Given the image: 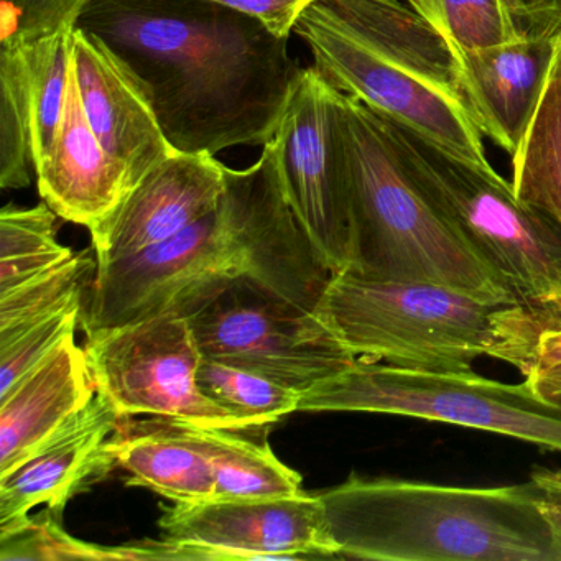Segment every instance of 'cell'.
I'll return each mask as SVG.
<instances>
[{"instance_id":"cell-19","label":"cell","mask_w":561,"mask_h":561,"mask_svg":"<svg viewBox=\"0 0 561 561\" xmlns=\"http://www.w3.org/2000/svg\"><path fill=\"white\" fill-rule=\"evenodd\" d=\"M313 4L383 60L466 103L458 51L412 5L400 0H314Z\"/></svg>"},{"instance_id":"cell-7","label":"cell","mask_w":561,"mask_h":561,"mask_svg":"<svg viewBox=\"0 0 561 561\" xmlns=\"http://www.w3.org/2000/svg\"><path fill=\"white\" fill-rule=\"evenodd\" d=\"M298 412H366L451 423L561 453V405L530 380L504 383L469 373H432L357 359L301 393Z\"/></svg>"},{"instance_id":"cell-26","label":"cell","mask_w":561,"mask_h":561,"mask_svg":"<svg viewBox=\"0 0 561 561\" xmlns=\"http://www.w3.org/2000/svg\"><path fill=\"white\" fill-rule=\"evenodd\" d=\"M61 515L47 507L21 530L0 538V560H173L172 545L165 538L101 547L68 535Z\"/></svg>"},{"instance_id":"cell-20","label":"cell","mask_w":561,"mask_h":561,"mask_svg":"<svg viewBox=\"0 0 561 561\" xmlns=\"http://www.w3.org/2000/svg\"><path fill=\"white\" fill-rule=\"evenodd\" d=\"M110 449L116 466L130 476V484L149 488L175 504L215 499V469L188 422L121 416Z\"/></svg>"},{"instance_id":"cell-25","label":"cell","mask_w":561,"mask_h":561,"mask_svg":"<svg viewBox=\"0 0 561 561\" xmlns=\"http://www.w3.org/2000/svg\"><path fill=\"white\" fill-rule=\"evenodd\" d=\"M98 259L91 251L75 254L70 261L47 274L0 294V340L15 336L32 324L73 305L84 304L96 277Z\"/></svg>"},{"instance_id":"cell-21","label":"cell","mask_w":561,"mask_h":561,"mask_svg":"<svg viewBox=\"0 0 561 561\" xmlns=\"http://www.w3.org/2000/svg\"><path fill=\"white\" fill-rule=\"evenodd\" d=\"M192 425L215 469V499H271L301 492L300 474L285 466L268 443L242 432Z\"/></svg>"},{"instance_id":"cell-17","label":"cell","mask_w":561,"mask_h":561,"mask_svg":"<svg viewBox=\"0 0 561 561\" xmlns=\"http://www.w3.org/2000/svg\"><path fill=\"white\" fill-rule=\"evenodd\" d=\"M38 193L61 219L94 229L130 190L129 173L91 129L71 64L60 129L47 159L35 167Z\"/></svg>"},{"instance_id":"cell-9","label":"cell","mask_w":561,"mask_h":561,"mask_svg":"<svg viewBox=\"0 0 561 561\" xmlns=\"http://www.w3.org/2000/svg\"><path fill=\"white\" fill-rule=\"evenodd\" d=\"M272 144L298 221L333 274L356 261L353 183L343 134V93L317 68L301 75Z\"/></svg>"},{"instance_id":"cell-34","label":"cell","mask_w":561,"mask_h":561,"mask_svg":"<svg viewBox=\"0 0 561 561\" xmlns=\"http://www.w3.org/2000/svg\"><path fill=\"white\" fill-rule=\"evenodd\" d=\"M531 494L550 525L561 561V471L537 468L531 471Z\"/></svg>"},{"instance_id":"cell-38","label":"cell","mask_w":561,"mask_h":561,"mask_svg":"<svg viewBox=\"0 0 561 561\" xmlns=\"http://www.w3.org/2000/svg\"><path fill=\"white\" fill-rule=\"evenodd\" d=\"M557 45H558V48H560V50H561V31L558 32V34H557Z\"/></svg>"},{"instance_id":"cell-16","label":"cell","mask_w":561,"mask_h":561,"mask_svg":"<svg viewBox=\"0 0 561 561\" xmlns=\"http://www.w3.org/2000/svg\"><path fill=\"white\" fill-rule=\"evenodd\" d=\"M554 37L459 54L469 113L482 136L511 157L517 153L547 88L557 50Z\"/></svg>"},{"instance_id":"cell-36","label":"cell","mask_w":561,"mask_h":561,"mask_svg":"<svg viewBox=\"0 0 561 561\" xmlns=\"http://www.w3.org/2000/svg\"><path fill=\"white\" fill-rule=\"evenodd\" d=\"M530 380L531 386L541 393V396H550V393L561 392V366L553 369L545 370V373L534 374V376L525 377Z\"/></svg>"},{"instance_id":"cell-33","label":"cell","mask_w":561,"mask_h":561,"mask_svg":"<svg viewBox=\"0 0 561 561\" xmlns=\"http://www.w3.org/2000/svg\"><path fill=\"white\" fill-rule=\"evenodd\" d=\"M211 2L251 15L262 22L272 34L290 38L295 25L314 0H211Z\"/></svg>"},{"instance_id":"cell-23","label":"cell","mask_w":561,"mask_h":561,"mask_svg":"<svg viewBox=\"0 0 561 561\" xmlns=\"http://www.w3.org/2000/svg\"><path fill=\"white\" fill-rule=\"evenodd\" d=\"M57 213L47 205L0 211V294L54 271L75 252L57 239Z\"/></svg>"},{"instance_id":"cell-31","label":"cell","mask_w":561,"mask_h":561,"mask_svg":"<svg viewBox=\"0 0 561 561\" xmlns=\"http://www.w3.org/2000/svg\"><path fill=\"white\" fill-rule=\"evenodd\" d=\"M91 0H0V48H27L73 32Z\"/></svg>"},{"instance_id":"cell-28","label":"cell","mask_w":561,"mask_h":561,"mask_svg":"<svg viewBox=\"0 0 561 561\" xmlns=\"http://www.w3.org/2000/svg\"><path fill=\"white\" fill-rule=\"evenodd\" d=\"M71 35L61 32L22 48L31 68L35 167L47 159L60 129L70 80Z\"/></svg>"},{"instance_id":"cell-6","label":"cell","mask_w":561,"mask_h":561,"mask_svg":"<svg viewBox=\"0 0 561 561\" xmlns=\"http://www.w3.org/2000/svg\"><path fill=\"white\" fill-rule=\"evenodd\" d=\"M386 119L413 175L456 234L512 291L541 334L561 330V226L522 202L492 167L468 162Z\"/></svg>"},{"instance_id":"cell-24","label":"cell","mask_w":561,"mask_h":561,"mask_svg":"<svg viewBox=\"0 0 561 561\" xmlns=\"http://www.w3.org/2000/svg\"><path fill=\"white\" fill-rule=\"evenodd\" d=\"M34 163L32 80L22 48H0V186L27 188Z\"/></svg>"},{"instance_id":"cell-18","label":"cell","mask_w":561,"mask_h":561,"mask_svg":"<svg viewBox=\"0 0 561 561\" xmlns=\"http://www.w3.org/2000/svg\"><path fill=\"white\" fill-rule=\"evenodd\" d=\"M87 351L68 337L0 397V476L24 465L96 396Z\"/></svg>"},{"instance_id":"cell-10","label":"cell","mask_w":561,"mask_h":561,"mask_svg":"<svg viewBox=\"0 0 561 561\" xmlns=\"http://www.w3.org/2000/svg\"><path fill=\"white\" fill-rule=\"evenodd\" d=\"M88 363L121 416H163L208 428L248 432L198 387L203 356L188 318L163 311L87 334Z\"/></svg>"},{"instance_id":"cell-5","label":"cell","mask_w":561,"mask_h":561,"mask_svg":"<svg viewBox=\"0 0 561 561\" xmlns=\"http://www.w3.org/2000/svg\"><path fill=\"white\" fill-rule=\"evenodd\" d=\"M343 134L356 231L351 272L382 280L430 282L491 304L517 305L420 185L382 114L343 94Z\"/></svg>"},{"instance_id":"cell-12","label":"cell","mask_w":561,"mask_h":561,"mask_svg":"<svg viewBox=\"0 0 561 561\" xmlns=\"http://www.w3.org/2000/svg\"><path fill=\"white\" fill-rule=\"evenodd\" d=\"M176 560L337 558L320 495L211 499L165 508L159 520Z\"/></svg>"},{"instance_id":"cell-14","label":"cell","mask_w":561,"mask_h":561,"mask_svg":"<svg viewBox=\"0 0 561 561\" xmlns=\"http://www.w3.org/2000/svg\"><path fill=\"white\" fill-rule=\"evenodd\" d=\"M119 420L113 403L96 392L32 458L0 476V538L25 527L37 505L64 514L75 495L101 481L116 466L110 438Z\"/></svg>"},{"instance_id":"cell-37","label":"cell","mask_w":561,"mask_h":561,"mask_svg":"<svg viewBox=\"0 0 561 561\" xmlns=\"http://www.w3.org/2000/svg\"><path fill=\"white\" fill-rule=\"evenodd\" d=\"M547 399H550L551 402H554V403H558V405H561V392L550 393V396H547Z\"/></svg>"},{"instance_id":"cell-11","label":"cell","mask_w":561,"mask_h":561,"mask_svg":"<svg viewBox=\"0 0 561 561\" xmlns=\"http://www.w3.org/2000/svg\"><path fill=\"white\" fill-rule=\"evenodd\" d=\"M294 32L310 48L321 77L340 93L357 98L468 162L491 167L482 133L465 101L383 60L314 4Z\"/></svg>"},{"instance_id":"cell-1","label":"cell","mask_w":561,"mask_h":561,"mask_svg":"<svg viewBox=\"0 0 561 561\" xmlns=\"http://www.w3.org/2000/svg\"><path fill=\"white\" fill-rule=\"evenodd\" d=\"M77 27L137 78L180 153L264 147L305 71L290 38L211 0H91Z\"/></svg>"},{"instance_id":"cell-4","label":"cell","mask_w":561,"mask_h":561,"mask_svg":"<svg viewBox=\"0 0 561 561\" xmlns=\"http://www.w3.org/2000/svg\"><path fill=\"white\" fill-rule=\"evenodd\" d=\"M313 311L357 359L432 373H469L489 356L527 376L541 336L518 305L351 271L333 274Z\"/></svg>"},{"instance_id":"cell-8","label":"cell","mask_w":561,"mask_h":561,"mask_svg":"<svg viewBox=\"0 0 561 561\" xmlns=\"http://www.w3.org/2000/svg\"><path fill=\"white\" fill-rule=\"evenodd\" d=\"M199 353L305 393L356 363L314 311L239 277L188 317Z\"/></svg>"},{"instance_id":"cell-15","label":"cell","mask_w":561,"mask_h":561,"mask_svg":"<svg viewBox=\"0 0 561 561\" xmlns=\"http://www.w3.org/2000/svg\"><path fill=\"white\" fill-rule=\"evenodd\" d=\"M71 64L88 123L103 149L127 170L133 188L175 152L152 103L126 65L100 38L78 27L71 35Z\"/></svg>"},{"instance_id":"cell-30","label":"cell","mask_w":561,"mask_h":561,"mask_svg":"<svg viewBox=\"0 0 561 561\" xmlns=\"http://www.w3.org/2000/svg\"><path fill=\"white\" fill-rule=\"evenodd\" d=\"M87 305H73L0 340V397L8 396L35 367L47 360L83 323Z\"/></svg>"},{"instance_id":"cell-29","label":"cell","mask_w":561,"mask_h":561,"mask_svg":"<svg viewBox=\"0 0 561 561\" xmlns=\"http://www.w3.org/2000/svg\"><path fill=\"white\" fill-rule=\"evenodd\" d=\"M459 54L517 41L502 0H409Z\"/></svg>"},{"instance_id":"cell-35","label":"cell","mask_w":561,"mask_h":561,"mask_svg":"<svg viewBox=\"0 0 561 561\" xmlns=\"http://www.w3.org/2000/svg\"><path fill=\"white\" fill-rule=\"evenodd\" d=\"M557 366H561V330L541 334L531 356L530 369L525 377L545 373Z\"/></svg>"},{"instance_id":"cell-2","label":"cell","mask_w":561,"mask_h":561,"mask_svg":"<svg viewBox=\"0 0 561 561\" xmlns=\"http://www.w3.org/2000/svg\"><path fill=\"white\" fill-rule=\"evenodd\" d=\"M225 176L215 211L134 257L98 267L81 323L87 334L163 311L188 318L239 277L314 310L333 272L288 203L272 140L254 165L226 167Z\"/></svg>"},{"instance_id":"cell-13","label":"cell","mask_w":561,"mask_h":561,"mask_svg":"<svg viewBox=\"0 0 561 561\" xmlns=\"http://www.w3.org/2000/svg\"><path fill=\"white\" fill-rule=\"evenodd\" d=\"M225 172L209 153L173 152L157 163L91 229L98 267L134 257L215 211L225 195Z\"/></svg>"},{"instance_id":"cell-27","label":"cell","mask_w":561,"mask_h":561,"mask_svg":"<svg viewBox=\"0 0 561 561\" xmlns=\"http://www.w3.org/2000/svg\"><path fill=\"white\" fill-rule=\"evenodd\" d=\"M198 387L213 402L228 410L244 428H265L298 412L301 393L267 377L203 357Z\"/></svg>"},{"instance_id":"cell-22","label":"cell","mask_w":561,"mask_h":561,"mask_svg":"<svg viewBox=\"0 0 561 561\" xmlns=\"http://www.w3.org/2000/svg\"><path fill=\"white\" fill-rule=\"evenodd\" d=\"M557 38V37H554ZM514 160V192L561 226V50Z\"/></svg>"},{"instance_id":"cell-3","label":"cell","mask_w":561,"mask_h":561,"mask_svg":"<svg viewBox=\"0 0 561 561\" xmlns=\"http://www.w3.org/2000/svg\"><path fill=\"white\" fill-rule=\"evenodd\" d=\"M318 495L337 558L560 561L528 481L459 488L351 474Z\"/></svg>"},{"instance_id":"cell-32","label":"cell","mask_w":561,"mask_h":561,"mask_svg":"<svg viewBox=\"0 0 561 561\" xmlns=\"http://www.w3.org/2000/svg\"><path fill=\"white\" fill-rule=\"evenodd\" d=\"M517 41L551 38L561 31V0H502Z\"/></svg>"}]
</instances>
